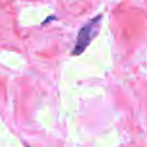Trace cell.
Masks as SVG:
<instances>
[{
    "label": "cell",
    "mask_w": 147,
    "mask_h": 147,
    "mask_svg": "<svg viewBox=\"0 0 147 147\" xmlns=\"http://www.w3.org/2000/svg\"><path fill=\"white\" fill-rule=\"evenodd\" d=\"M101 21H102V14L96 16L94 18H92L90 21L85 23L83 27L80 28L76 38L75 48L71 52L72 56H79V54L84 53L88 45L90 44V41L97 36V34L99 32V27H101Z\"/></svg>",
    "instance_id": "cell-1"
}]
</instances>
